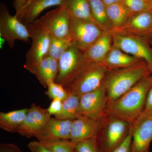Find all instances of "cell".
I'll return each mask as SVG.
<instances>
[{
	"mask_svg": "<svg viewBox=\"0 0 152 152\" xmlns=\"http://www.w3.org/2000/svg\"><path fill=\"white\" fill-rule=\"evenodd\" d=\"M76 152H100L98 146L96 138H91L81 141L75 145Z\"/></svg>",
	"mask_w": 152,
	"mask_h": 152,
	"instance_id": "f1b7e54d",
	"label": "cell"
},
{
	"mask_svg": "<svg viewBox=\"0 0 152 152\" xmlns=\"http://www.w3.org/2000/svg\"><path fill=\"white\" fill-rule=\"evenodd\" d=\"M151 115H152V85L147 95L143 111L138 119Z\"/></svg>",
	"mask_w": 152,
	"mask_h": 152,
	"instance_id": "1f68e13d",
	"label": "cell"
},
{
	"mask_svg": "<svg viewBox=\"0 0 152 152\" xmlns=\"http://www.w3.org/2000/svg\"><path fill=\"white\" fill-rule=\"evenodd\" d=\"M107 11L113 29L121 27L134 14L122 2L107 6Z\"/></svg>",
	"mask_w": 152,
	"mask_h": 152,
	"instance_id": "cb8c5ba5",
	"label": "cell"
},
{
	"mask_svg": "<svg viewBox=\"0 0 152 152\" xmlns=\"http://www.w3.org/2000/svg\"><path fill=\"white\" fill-rule=\"evenodd\" d=\"M142 61L113 45L102 64L110 72L132 66Z\"/></svg>",
	"mask_w": 152,
	"mask_h": 152,
	"instance_id": "d6986e66",
	"label": "cell"
},
{
	"mask_svg": "<svg viewBox=\"0 0 152 152\" xmlns=\"http://www.w3.org/2000/svg\"><path fill=\"white\" fill-rule=\"evenodd\" d=\"M72 44V40L70 37L60 38L50 35V47L47 56L59 61Z\"/></svg>",
	"mask_w": 152,
	"mask_h": 152,
	"instance_id": "484cf974",
	"label": "cell"
},
{
	"mask_svg": "<svg viewBox=\"0 0 152 152\" xmlns=\"http://www.w3.org/2000/svg\"><path fill=\"white\" fill-rule=\"evenodd\" d=\"M32 43L26 55L24 68L30 72L48 55L50 41V35L38 19L27 25Z\"/></svg>",
	"mask_w": 152,
	"mask_h": 152,
	"instance_id": "277c9868",
	"label": "cell"
},
{
	"mask_svg": "<svg viewBox=\"0 0 152 152\" xmlns=\"http://www.w3.org/2000/svg\"><path fill=\"white\" fill-rule=\"evenodd\" d=\"M28 0H14V7L16 10V13L18 12L25 5Z\"/></svg>",
	"mask_w": 152,
	"mask_h": 152,
	"instance_id": "d590c367",
	"label": "cell"
},
{
	"mask_svg": "<svg viewBox=\"0 0 152 152\" xmlns=\"http://www.w3.org/2000/svg\"><path fill=\"white\" fill-rule=\"evenodd\" d=\"M107 98L103 84L96 90L82 95L80 109L82 116L95 120L102 119L107 107Z\"/></svg>",
	"mask_w": 152,
	"mask_h": 152,
	"instance_id": "8fae6325",
	"label": "cell"
},
{
	"mask_svg": "<svg viewBox=\"0 0 152 152\" xmlns=\"http://www.w3.org/2000/svg\"><path fill=\"white\" fill-rule=\"evenodd\" d=\"M91 64L83 52L73 42L59 60L58 72L55 82L66 88Z\"/></svg>",
	"mask_w": 152,
	"mask_h": 152,
	"instance_id": "3957f363",
	"label": "cell"
},
{
	"mask_svg": "<svg viewBox=\"0 0 152 152\" xmlns=\"http://www.w3.org/2000/svg\"><path fill=\"white\" fill-rule=\"evenodd\" d=\"M131 152H150L152 141V115L137 119L131 124Z\"/></svg>",
	"mask_w": 152,
	"mask_h": 152,
	"instance_id": "5bb4252c",
	"label": "cell"
},
{
	"mask_svg": "<svg viewBox=\"0 0 152 152\" xmlns=\"http://www.w3.org/2000/svg\"><path fill=\"white\" fill-rule=\"evenodd\" d=\"M146 1H149V0H145Z\"/></svg>",
	"mask_w": 152,
	"mask_h": 152,
	"instance_id": "f35d334b",
	"label": "cell"
},
{
	"mask_svg": "<svg viewBox=\"0 0 152 152\" xmlns=\"http://www.w3.org/2000/svg\"><path fill=\"white\" fill-rule=\"evenodd\" d=\"M51 118L47 109L32 104L17 133L28 138L35 137Z\"/></svg>",
	"mask_w": 152,
	"mask_h": 152,
	"instance_id": "7c38bea8",
	"label": "cell"
},
{
	"mask_svg": "<svg viewBox=\"0 0 152 152\" xmlns=\"http://www.w3.org/2000/svg\"><path fill=\"white\" fill-rule=\"evenodd\" d=\"M132 140L131 125L127 135L121 143L112 152H131V145Z\"/></svg>",
	"mask_w": 152,
	"mask_h": 152,
	"instance_id": "4dcf8cb0",
	"label": "cell"
},
{
	"mask_svg": "<svg viewBox=\"0 0 152 152\" xmlns=\"http://www.w3.org/2000/svg\"><path fill=\"white\" fill-rule=\"evenodd\" d=\"M106 6L110 5L115 3L121 2L122 0H102Z\"/></svg>",
	"mask_w": 152,
	"mask_h": 152,
	"instance_id": "8d00e7d4",
	"label": "cell"
},
{
	"mask_svg": "<svg viewBox=\"0 0 152 152\" xmlns=\"http://www.w3.org/2000/svg\"><path fill=\"white\" fill-rule=\"evenodd\" d=\"M109 71L102 64H91L65 88L69 94L81 96L103 84Z\"/></svg>",
	"mask_w": 152,
	"mask_h": 152,
	"instance_id": "5b68a950",
	"label": "cell"
},
{
	"mask_svg": "<svg viewBox=\"0 0 152 152\" xmlns=\"http://www.w3.org/2000/svg\"><path fill=\"white\" fill-rule=\"evenodd\" d=\"M0 37L4 38L11 48H13L16 41L28 42L31 39L26 25L16 15H12L3 3L0 8Z\"/></svg>",
	"mask_w": 152,
	"mask_h": 152,
	"instance_id": "52a82bcc",
	"label": "cell"
},
{
	"mask_svg": "<svg viewBox=\"0 0 152 152\" xmlns=\"http://www.w3.org/2000/svg\"><path fill=\"white\" fill-rule=\"evenodd\" d=\"M63 102L59 99H53L48 110L49 114L51 115H56L59 113L63 107Z\"/></svg>",
	"mask_w": 152,
	"mask_h": 152,
	"instance_id": "836d02e7",
	"label": "cell"
},
{
	"mask_svg": "<svg viewBox=\"0 0 152 152\" xmlns=\"http://www.w3.org/2000/svg\"><path fill=\"white\" fill-rule=\"evenodd\" d=\"M148 3V5L149 11H150L152 13V0H149Z\"/></svg>",
	"mask_w": 152,
	"mask_h": 152,
	"instance_id": "74e56055",
	"label": "cell"
},
{
	"mask_svg": "<svg viewBox=\"0 0 152 152\" xmlns=\"http://www.w3.org/2000/svg\"><path fill=\"white\" fill-rule=\"evenodd\" d=\"M92 15L97 25L105 31H111L113 27L107 13V6L102 0H88Z\"/></svg>",
	"mask_w": 152,
	"mask_h": 152,
	"instance_id": "603a6c76",
	"label": "cell"
},
{
	"mask_svg": "<svg viewBox=\"0 0 152 152\" xmlns=\"http://www.w3.org/2000/svg\"><path fill=\"white\" fill-rule=\"evenodd\" d=\"M112 32L113 45L126 53L145 62L152 73V48L150 46L148 41L132 35Z\"/></svg>",
	"mask_w": 152,
	"mask_h": 152,
	"instance_id": "8992f818",
	"label": "cell"
},
{
	"mask_svg": "<svg viewBox=\"0 0 152 152\" xmlns=\"http://www.w3.org/2000/svg\"><path fill=\"white\" fill-rule=\"evenodd\" d=\"M112 31H105L84 52L88 61L91 64H102L113 46Z\"/></svg>",
	"mask_w": 152,
	"mask_h": 152,
	"instance_id": "ac0fdd59",
	"label": "cell"
},
{
	"mask_svg": "<svg viewBox=\"0 0 152 152\" xmlns=\"http://www.w3.org/2000/svg\"><path fill=\"white\" fill-rule=\"evenodd\" d=\"M101 119L95 120L84 116L73 121L70 141L74 145L91 138L96 137L100 129Z\"/></svg>",
	"mask_w": 152,
	"mask_h": 152,
	"instance_id": "9a60e30c",
	"label": "cell"
},
{
	"mask_svg": "<svg viewBox=\"0 0 152 152\" xmlns=\"http://www.w3.org/2000/svg\"><path fill=\"white\" fill-rule=\"evenodd\" d=\"M121 2L134 14L149 11L148 1L145 0H122Z\"/></svg>",
	"mask_w": 152,
	"mask_h": 152,
	"instance_id": "f546056e",
	"label": "cell"
},
{
	"mask_svg": "<svg viewBox=\"0 0 152 152\" xmlns=\"http://www.w3.org/2000/svg\"><path fill=\"white\" fill-rule=\"evenodd\" d=\"M67 0H28L15 15L25 25L35 21L42 12L51 7L64 5Z\"/></svg>",
	"mask_w": 152,
	"mask_h": 152,
	"instance_id": "2e32d148",
	"label": "cell"
},
{
	"mask_svg": "<svg viewBox=\"0 0 152 152\" xmlns=\"http://www.w3.org/2000/svg\"><path fill=\"white\" fill-rule=\"evenodd\" d=\"M75 152H76L75 151Z\"/></svg>",
	"mask_w": 152,
	"mask_h": 152,
	"instance_id": "ab89813d",
	"label": "cell"
},
{
	"mask_svg": "<svg viewBox=\"0 0 152 152\" xmlns=\"http://www.w3.org/2000/svg\"><path fill=\"white\" fill-rule=\"evenodd\" d=\"M46 94L52 99H59L64 102L67 99L70 94L62 85L55 81L50 82L48 85Z\"/></svg>",
	"mask_w": 152,
	"mask_h": 152,
	"instance_id": "83f0119b",
	"label": "cell"
},
{
	"mask_svg": "<svg viewBox=\"0 0 152 152\" xmlns=\"http://www.w3.org/2000/svg\"><path fill=\"white\" fill-rule=\"evenodd\" d=\"M152 85V75L147 76L123 96L107 107L106 113L111 117L132 124L143 111L146 100Z\"/></svg>",
	"mask_w": 152,
	"mask_h": 152,
	"instance_id": "6da1fadb",
	"label": "cell"
},
{
	"mask_svg": "<svg viewBox=\"0 0 152 152\" xmlns=\"http://www.w3.org/2000/svg\"><path fill=\"white\" fill-rule=\"evenodd\" d=\"M58 61L46 56L31 72L45 88L48 84L55 81L58 72Z\"/></svg>",
	"mask_w": 152,
	"mask_h": 152,
	"instance_id": "ffe728a7",
	"label": "cell"
},
{
	"mask_svg": "<svg viewBox=\"0 0 152 152\" xmlns=\"http://www.w3.org/2000/svg\"><path fill=\"white\" fill-rule=\"evenodd\" d=\"M112 31L129 34L152 41V13L147 10L133 14L121 27Z\"/></svg>",
	"mask_w": 152,
	"mask_h": 152,
	"instance_id": "4fadbf2b",
	"label": "cell"
},
{
	"mask_svg": "<svg viewBox=\"0 0 152 152\" xmlns=\"http://www.w3.org/2000/svg\"><path fill=\"white\" fill-rule=\"evenodd\" d=\"M65 5L72 17L97 25L92 15L88 0H67Z\"/></svg>",
	"mask_w": 152,
	"mask_h": 152,
	"instance_id": "d4e9b609",
	"label": "cell"
},
{
	"mask_svg": "<svg viewBox=\"0 0 152 152\" xmlns=\"http://www.w3.org/2000/svg\"><path fill=\"white\" fill-rule=\"evenodd\" d=\"M72 120L51 118L35 137L40 142L70 139Z\"/></svg>",
	"mask_w": 152,
	"mask_h": 152,
	"instance_id": "e0dca14e",
	"label": "cell"
},
{
	"mask_svg": "<svg viewBox=\"0 0 152 152\" xmlns=\"http://www.w3.org/2000/svg\"><path fill=\"white\" fill-rule=\"evenodd\" d=\"M28 146L31 152H52L42 143L39 141L30 142Z\"/></svg>",
	"mask_w": 152,
	"mask_h": 152,
	"instance_id": "d6a6232c",
	"label": "cell"
},
{
	"mask_svg": "<svg viewBox=\"0 0 152 152\" xmlns=\"http://www.w3.org/2000/svg\"><path fill=\"white\" fill-rule=\"evenodd\" d=\"M102 136L96 137L100 152H112L121 143L127 135L131 124L112 117Z\"/></svg>",
	"mask_w": 152,
	"mask_h": 152,
	"instance_id": "9c48e42d",
	"label": "cell"
},
{
	"mask_svg": "<svg viewBox=\"0 0 152 152\" xmlns=\"http://www.w3.org/2000/svg\"><path fill=\"white\" fill-rule=\"evenodd\" d=\"M80 96L74 94H70L66 99L63 102L61 112L55 115L58 119L73 121L82 116L80 109Z\"/></svg>",
	"mask_w": 152,
	"mask_h": 152,
	"instance_id": "7402d4cb",
	"label": "cell"
},
{
	"mask_svg": "<svg viewBox=\"0 0 152 152\" xmlns=\"http://www.w3.org/2000/svg\"><path fill=\"white\" fill-rule=\"evenodd\" d=\"M40 142V141H39ZM52 152H75V145L70 140H58L41 142Z\"/></svg>",
	"mask_w": 152,
	"mask_h": 152,
	"instance_id": "4316f807",
	"label": "cell"
},
{
	"mask_svg": "<svg viewBox=\"0 0 152 152\" xmlns=\"http://www.w3.org/2000/svg\"><path fill=\"white\" fill-rule=\"evenodd\" d=\"M151 74L148 66L143 61L132 66L111 71L104 81L108 105Z\"/></svg>",
	"mask_w": 152,
	"mask_h": 152,
	"instance_id": "7a4b0ae2",
	"label": "cell"
},
{
	"mask_svg": "<svg viewBox=\"0 0 152 152\" xmlns=\"http://www.w3.org/2000/svg\"><path fill=\"white\" fill-rule=\"evenodd\" d=\"M0 152H22L19 147L13 144L1 143L0 145Z\"/></svg>",
	"mask_w": 152,
	"mask_h": 152,
	"instance_id": "e575fe53",
	"label": "cell"
},
{
	"mask_svg": "<svg viewBox=\"0 0 152 152\" xmlns=\"http://www.w3.org/2000/svg\"><path fill=\"white\" fill-rule=\"evenodd\" d=\"M71 20L70 12L66 5L57 7L38 19L50 35L60 38L70 37Z\"/></svg>",
	"mask_w": 152,
	"mask_h": 152,
	"instance_id": "30bf717a",
	"label": "cell"
},
{
	"mask_svg": "<svg viewBox=\"0 0 152 152\" xmlns=\"http://www.w3.org/2000/svg\"><path fill=\"white\" fill-rule=\"evenodd\" d=\"M105 32L93 22L71 16L70 37L73 42L83 53Z\"/></svg>",
	"mask_w": 152,
	"mask_h": 152,
	"instance_id": "ba28073f",
	"label": "cell"
},
{
	"mask_svg": "<svg viewBox=\"0 0 152 152\" xmlns=\"http://www.w3.org/2000/svg\"><path fill=\"white\" fill-rule=\"evenodd\" d=\"M26 108L4 113H0V128L10 133H17L23 124L27 113Z\"/></svg>",
	"mask_w": 152,
	"mask_h": 152,
	"instance_id": "44dd1931",
	"label": "cell"
}]
</instances>
